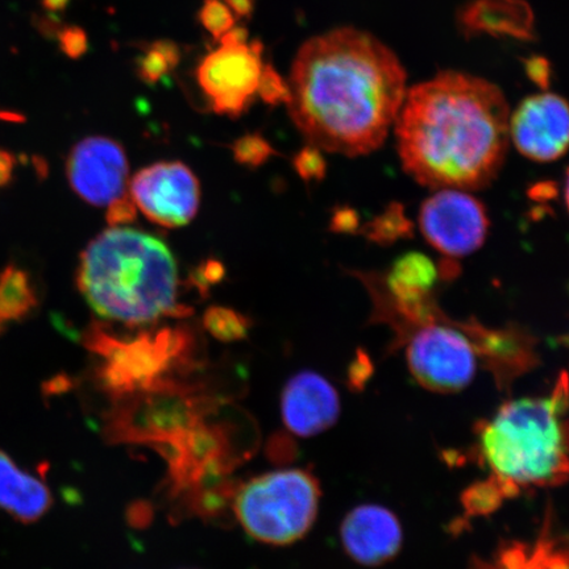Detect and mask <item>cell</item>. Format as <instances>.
I'll list each match as a JSON object with an SVG mask.
<instances>
[{
    "mask_svg": "<svg viewBox=\"0 0 569 569\" xmlns=\"http://www.w3.org/2000/svg\"><path fill=\"white\" fill-rule=\"evenodd\" d=\"M288 87L290 117L309 144L350 158L383 144L408 91L397 56L353 28L306 42Z\"/></svg>",
    "mask_w": 569,
    "mask_h": 569,
    "instance_id": "obj_1",
    "label": "cell"
},
{
    "mask_svg": "<svg viewBox=\"0 0 569 569\" xmlns=\"http://www.w3.org/2000/svg\"><path fill=\"white\" fill-rule=\"evenodd\" d=\"M509 106L482 78L447 71L407 91L396 119L402 167L423 187L479 190L509 148Z\"/></svg>",
    "mask_w": 569,
    "mask_h": 569,
    "instance_id": "obj_2",
    "label": "cell"
},
{
    "mask_svg": "<svg viewBox=\"0 0 569 569\" xmlns=\"http://www.w3.org/2000/svg\"><path fill=\"white\" fill-rule=\"evenodd\" d=\"M561 375L549 396L503 403L480 426L478 455L489 478L466 497L473 515L522 490L560 486L568 476V390Z\"/></svg>",
    "mask_w": 569,
    "mask_h": 569,
    "instance_id": "obj_3",
    "label": "cell"
},
{
    "mask_svg": "<svg viewBox=\"0 0 569 569\" xmlns=\"http://www.w3.org/2000/svg\"><path fill=\"white\" fill-rule=\"evenodd\" d=\"M178 270L170 249L151 234L110 227L90 241L77 287L99 317L128 326L191 315L178 303Z\"/></svg>",
    "mask_w": 569,
    "mask_h": 569,
    "instance_id": "obj_4",
    "label": "cell"
},
{
    "mask_svg": "<svg viewBox=\"0 0 569 569\" xmlns=\"http://www.w3.org/2000/svg\"><path fill=\"white\" fill-rule=\"evenodd\" d=\"M391 329V348H405L412 377L438 393L467 388L480 367L493 375L498 388H509L539 362L538 341L521 327L488 329L475 319L453 322L433 302L415 322Z\"/></svg>",
    "mask_w": 569,
    "mask_h": 569,
    "instance_id": "obj_5",
    "label": "cell"
},
{
    "mask_svg": "<svg viewBox=\"0 0 569 569\" xmlns=\"http://www.w3.org/2000/svg\"><path fill=\"white\" fill-rule=\"evenodd\" d=\"M319 482L305 469L269 472L249 480L234 497V515L256 540L273 546L297 542L315 525Z\"/></svg>",
    "mask_w": 569,
    "mask_h": 569,
    "instance_id": "obj_6",
    "label": "cell"
},
{
    "mask_svg": "<svg viewBox=\"0 0 569 569\" xmlns=\"http://www.w3.org/2000/svg\"><path fill=\"white\" fill-rule=\"evenodd\" d=\"M84 346L104 360L101 376L107 387L133 390L149 387L168 372L191 348L187 329L166 327L159 331H142L133 339L111 336L101 323L84 331Z\"/></svg>",
    "mask_w": 569,
    "mask_h": 569,
    "instance_id": "obj_7",
    "label": "cell"
},
{
    "mask_svg": "<svg viewBox=\"0 0 569 569\" xmlns=\"http://www.w3.org/2000/svg\"><path fill=\"white\" fill-rule=\"evenodd\" d=\"M260 41L219 40V47L203 57L196 78L211 109L218 116H243L258 96L262 68Z\"/></svg>",
    "mask_w": 569,
    "mask_h": 569,
    "instance_id": "obj_8",
    "label": "cell"
},
{
    "mask_svg": "<svg viewBox=\"0 0 569 569\" xmlns=\"http://www.w3.org/2000/svg\"><path fill=\"white\" fill-rule=\"evenodd\" d=\"M419 227L429 243L447 258H462L487 239L489 217L479 199L458 189H439L419 212Z\"/></svg>",
    "mask_w": 569,
    "mask_h": 569,
    "instance_id": "obj_9",
    "label": "cell"
},
{
    "mask_svg": "<svg viewBox=\"0 0 569 569\" xmlns=\"http://www.w3.org/2000/svg\"><path fill=\"white\" fill-rule=\"evenodd\" d=\"M130 189L137 208L166 229L190 223L201 203L198 178L180 161L156 162L141 169L133 176Z\"/></svg>",
    "mask_w": 569,
    "mask_h": 569,
    "instance_id": "obj_10",
    "label": "cell"
},
{
    "mask_svg": "<svg viewBox=\"0 0 569 569\" xmlns=\"http://www.w3.org/2000/svg\"><path fill=\"white\" fill-rule=\"evenodd\" d=\"M67 176L74 193L92 206H107L124 194L128 160L118 141L90 137L77 142L67 161Z\"/></svg>",
    "mask_w": 569,
    "mask_h": 569,
    "instance_id": "obj_11",
    "label": "cell"
},
{
    "mask_svg": "<svg viewBox=\"0 0 569 569\" xmlns=\"http://www.w3.org/2000/svg\"><path fill=\"white\" fill-rule=\"evenodd\" d=\"M509 138L525 158L539 162L560 159L569 139L567 102L550 92L525 99L509 118Z\"/></svg>",
    "mask_w": 569,
    "mask_h": 569,
    "instance_id": "obj_12",
    "label": "cell"
},
{
    "mask_svg": "<svg viewBox=\"0 0 569 569\" xmlns=\"http://www.w3.org/2000/svg\"><path fill=\"white\" fill-rule=\"evenodd\" d=\"M281 412L287 429L309 438L329 430L340 415V398L329 380L315 372L291 377L282 391Z\"/></svg>",
    "mask_w": 569,
    "mask_h": 569,
    "instance_id": "obj_13",
    "label": "cell"
},
{
    "mask_svg": "<svg viewBox=\"0 0 569 569\" xmlns=\"http://www.w3.org/2000/svg\"><path fill=\"white\" fill-rule=\"evenodd\" d=\"M340 538L348 557L367 567H377L396 558L402 546L398 518L379 505L355 508L340 526Z\"/></svg>",
    "mask_w": 569,
    "mask_h": 569,
    "instance_id": "obj_14",
    "label": "cell"
},
{
    "mask_svg": "<svg viewBox=\"0 0 569 569\" xmlns=\"http://www.w3.org/2000/svg\"><path fill=\"white\" fill-rule=\"evenodd\" d=\"M438 277V267L427 256L417 252L405 254L387 276L388 297L383 298L379 289H371L377 300L375 308L398 316L410 315L431 300Z\"/></svg>",
    "mask_w": 569,
    "mask_h": 569,
    "instance_id": "obj_15",
    "label": "cell"
},
{
    "mask_svg": "<svg viewBox=\"0 0 569 569\" xmlns=\"http://www.w3.org/2000/svg\"><path fill=\"white\" fill-rule=\"evenodd\" d=\"M52 503L47 483L0 450V510L21 523H33L51 510Z\"/></svg>",
    "mask_w": 569,
    "mask_h": 569,
    "instance_id": "obj_16",
    "label": "cell"
},
{
    "mask_svg": "<svg viewBox=\"0 0 569 569\" xmlns=\"http://www.w3.org/2000/svg\"><path fill=\"white\" fill-rule=\"evenodd\" d=\"M467 32L508 36L528 40L533 33V17L523 0H473L460 18Z\"/></svg>",
    "mask_w": 569,
    "mask_h": 569,
    "instance_id": "obj_17",
    "label": "cell"
},
{
    "mask_svg": "<svg viewBox=\"0 0 569 569\" xmlns=\"http://www.w3.org/2000/svg\"><path fill=\"white\" fill-rule=\"evenodd\" d=\"M471 569H568V555L549 522L536 542L505 546L487 561L475 560Z\"/></svg>",
    "mask_w": 569,
    "mask_h": 569,
    "instance_id": "obj_18",
    "label": "cell"
},
{
    "mask_svg": "<svg viewBox=\"0 0 569 569\" xmlns=\"http://www.w3.org/2000/svg\"><path fill=\"white\" fill-rule=\"evenodd\" d=\"M38 303L31 276L16 264L7 266L0 273V323L20 322Z\"/></svg>",
    "mask_w": 569,
    "mask_h": 569,
    "instance_id": "obj_19",
    "label": "cell"
},
{
    "mask_svg": "<svg viewBox=\"0 0 569 569\" xmlns=\"http://www.w3.org/2000/svg\"><path fill=\"white\" fill-rule=\"evenodd\" d=\"M181 61L180 47L170 40L149 42L138 57L137 73L147 84H156L172 73Z\"/></svg>",
    "mask_w": 569,
    "mask_h": 569,
    "instance_id": "obj_20",
    "label": "cell"
},
{
    "mask_svg": "<svg viewBox=\"0 0 569 569\" xmlns=\"http://www.w3.org/2000/svg\"><path fill=\"white\" fill-rule=\"evenodd\" d=\"M202 323L212 338L223 343L246 339L252 326L251 320L241 312L224 306H211L204 311Z\"/></svg>",
    "mask_w": 569,
    "mask_h": 569,
    "instance_id": "obj_21",
    "label": "cell"
},
{
    "mask_svg": "<svg viewBox=\"0 0 569 569\" xmlns=\"http://www.w3.org/2000/svg\"><path fill=\"white\" fill-rule=\"evenodd\" d=\"M412 224L405 216L400 203H391L389 208L365 227L369 240L377 244H393L398 239L410 238Z\"/></svg>",
    "mask_w": 569,
    "mask_h": 569,
    "instance_id": "obj_22",
    "label": "cell"
},
{
    "mask_svg": "<svg viewBox=\"0 0 569 569\" xmlns=\"http://www.w3.org/2000/svg\"><path fill=\"white\" fill-rule=\"evenodd\" d=\"M234 161L248 168H259L276 154L270 142L260 133H248L232 144Z\"/></svg>",
    "mask_w": 569,
    "mask_h": 569,
    "instance_id": "obj_23",
    "label": "cell"
},
{
    "mask_svg": "<svg viewBox=\"0 0 569 569\" xmlns=\"http://www.w3.org/2000/svg\"><path fill=\"white\" fill-rule=\"evenodd\" d=\"M198 20L217 41L222 39L238 23L224 0H203L201 10L198 12Z\"/></svg>",
    "mask_w": 569,
    "mask_h": 569,
    "instance_id": "obj_24",
    "label": "cell"
},
{
    "mask_svg": "<svg viewBox=\"0 0 569 569\" xmlns=\"http://www.w3.org/2000/svg\"><path fill=\"white\" fill-rule=\"evenodd\" d=\"M226 268L222 261L208 259L191 269L189 273V283L191 288L198 290L202 297H208L210 289L224 280Z\"/></svg>",
    "mask_w": 569,
    "mask_h": 569,
    "instance_id": "obj_25",
    "label": "cell"
},
{
    "mask_svg": "<svg viewBox=\"0 0 569 569\" xmlns=\"http://www.w3.org/2000/svg\"><path fill=\"white\" fill-rule=\"evenodd\" d=\"M258 96L269 106L288 104L290 92L288 83L273 67L266 63L259 81Z\"/></svg>",
    "mask_w": 569,
    "mask_h": 569,
    "instance_id": "obj_26",
    "label": "cell"
},
{
    "mask_svg": "<svg viewBox=\"0 0 569 569\" xmlns=\"http://www.w3.org/2000/svg\"><path fill=\"white\" fill-rule=\"evenodd\" d=\"M293 166L306 182L322 180L327 169L322 151L310 144L296 154Z\"/></svg>",
    "mask_w": 569,
    "mask_h": 569,
    "instance_id": "obj_27",
    "label": "cell"
},
{
    "mask_svg": "<svg viewBox=\"0 0 569 569\" xmlns=\"http://www.w3.org/2000/svg\"><path fill=\"white\" fill-rule=\"evenodd\" d=\"M60 48L70 59H80L88 51V36L80 27H61L57 32Z\"/></svg>",
    "mask_w": 569,
    "mask_h": 569,
    "instance_id": "obj_28",
    "label": "cell"
},
{
    "mask_svg": "<svg viewBox=\"0 0 569 569\" xmlns=\"http://www.w3.org/2000/svg\"><path fill=\"white\" fill-rule=\"evenodd\" d=\"M138 218V208L133 199L126 194L107 204L106 220L110 227H124Z\"/></svg>",
    "mask_w": 569,
    "mask_h": 569,
    "instance_id": "obj_29",
    "label": "cell"
},
{
    "mask_svg": "<svg viewBox=\"0 0 569 569\" xmlns=\"http://www.w3.org/2000/svg\"><path fill=\"white\" fill-rule=\"evenodd\" d=\"M331 229L337 232L351 233L359 230V216L352 209L341 208L333 213Z\"/></svg>",
    "mask_w": 569,
    "mask_h": 569,
    "instance_id": "obj_30",
    "label": "cell"
},
{
    "mask_svg": "<svg viewBox=\"0 0 569 569\" xmlns=\"http://www.w3.org/2000/svg\"><path fill=\"white\" fill-rule=\"evenodd\" d=\"M16 162V158L10 152L0 149V188L6 187L12 180Z\"/></svg>",
    "mask_w": 569,
    "mask_h": 569,
    "instance_id": "obj_31",
    "label": "cell"
},
{
    "mask_svg": "<svg viewBox=\"0 0 569 569\" xmlns=\"http://www.w3.org/2000/svg\"><path fill=\"white\" fill-rule=\"evenodd\" d=\"M238 21L251 19L256 0H224Z\"/></svg>",
    "mask_w": 569,
    "mask_h": 569,
    "instance_id": "obj_32",
    "label": "cell"
},
{
    "mask_svg": "<svg viewBox=\"0 0 569 569\" xmlns=\"http://www.w3.org/2000/svg\"><path fill=\"white\" fill-rule=\"evenodd\" d=\"M529 194L537 201H550V199L558 196V188L553 182L537 183L536 187L530 189Z\"/></svg>",
    "mask_w": 569,
    "mask_h": 569,
    "instance_id": "obj_33",
    "label": "cell"
},
{
    "mask_svg": "<svg viewBox=\"0 0 569 569\" xmlns=\"http://www.w3.org/2000/svg\"><path fill=\"white\" fill-rule=\"evenodd\" d=\"M70 0H42V7L49 12H60L67 9Z\"/></svg>",
    "mask_w": 569,
    "mask_h": 569,
    "instance_id": "obj_34",
    "label": "cell"
},
{
    "mask_svg": "<svg viewBox=\"0 0 569 569\" xmlns=\"http://www.w3.org/2000/svg\"><path fill=\"white\" fill-rule=\"evenodd\" d=\"M4 329H6V326L3 323H0V336H2Z\"/></svg>",
    "mask_w": 569,
    "mask_h": 569,
    "instance_id": "obj_35",
    "label": "cell"
}]
</instances>
